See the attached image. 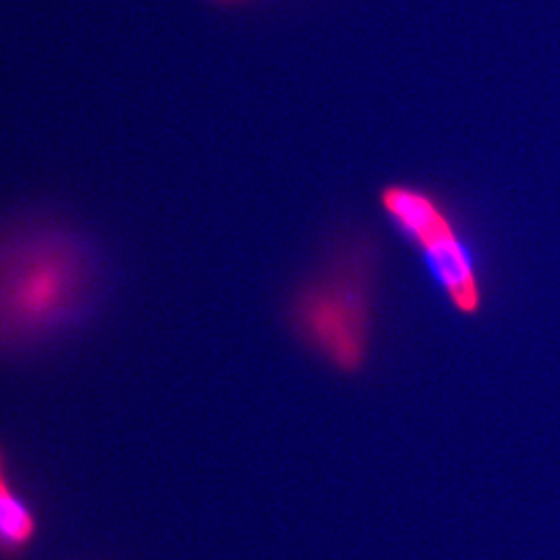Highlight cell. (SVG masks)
Listing matches in <instances>:
<instances>
[{"instance_id":"obj_1","label":"cell","mask_w":560,"mask_h":560,"mask_svg":"<svg viewBox=\"0 0 560 560\" xmlns=\"http://www.w3.org/2000/svg\"><path fill=\"white\" fill-rule=\"evenodd\" d=\"M103 284L97 249L65 221L32 213L0 224V355L70 334L92 315Z\"/></svg>"},{"instance_id":"obj_2","label":"cell","mask_w":560,"mask_h":560,"mask_svg":"<svg viewBox=\"0 0 560 560\" xmlns=\"http://www.w3.org/2000/svg\"><path fill=\"white\" fill-rule=\"evenodd\" d=\"M377 248L368 237L340 243L291 295L288 320L296 339L339 373L362 372L375 313Z\"/></svg>"},{"instance_id":"obj_3","label":"cell","mask_w":560,"mask_h":560,"mask_svg":"<svg viewBox=\"0 0 560 560\" xmlns=\"http://www.w3.org/2000/svg\"><path fill=\"white\" fill-rule=\"evenodd\" d=\"M384 215L419 252L450 306L464 317L485 307L479 260L463 228L441 197L416 184H388L378 194Z\"/></svg>"},{"instance_id":"obj_4","label":"cell","mask_w":560,"mask_h":560,"mask_svg":"<svg viewBox=\"0 0 560 560\" xmlns=\"http://www.w3.org/2000/svg\"><path fill=\"white\" fill-rule=\"evenodd\" d=\"M37 535V513L11 485L0 450V560L24 559Z\"/></svg>"},{"instance_id":"obj_5","label":"cell","mask_w":560,"mask_h":560,"mask_svg":"<svg viewBox=\"0 0 560 560\" xmlns=\"http://www.w3.org/2000/svg\"><path fill=\"white\" fill-rule=\"evenodd\" d=\"M219 2H237V0H219Z\"/></svg>"}]
</instances>
